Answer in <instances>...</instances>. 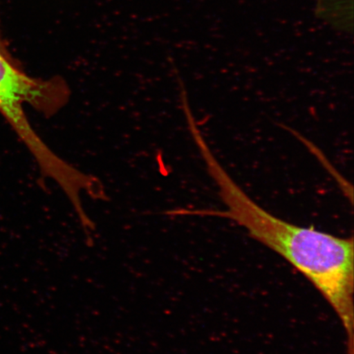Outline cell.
<instances>
[{
	"mask_svg": "<svg viewBox=\"0 0 354 354\" xmlns=\"http://www.w3.org/2000/svg\"><path fill=\"white\" fill-rule=\"evenodd\" d=\"M207 171L218 187L225 210L185 211V214L218 216L234 221L252 238L276 252L315 286L342 322L348 354L354 346L353 239L301 227L261 207L234 183L205 139L196 143Z\"/></svg>",
	"mask_w": 354,
	"mask_h": 354,
	"instance_id": "cell-1",
	"label": "cell"
},
{
	"mask_svg": "<svg viewBox=\"0 0 354 354\" xmlns=\"http://www.w3.org/2000/svg\"><path fill=\"white\" fill-rule=\"evenodd\" d=\"M0 50H8L6 44V43H4V41H3V39L2 37L1 28H0Z\"/></svg>",
	"mask_w": 354,
	"mask_h": 354,
	"instance_id": "cell-2",
	"label": "cell"
}]
</instances>
